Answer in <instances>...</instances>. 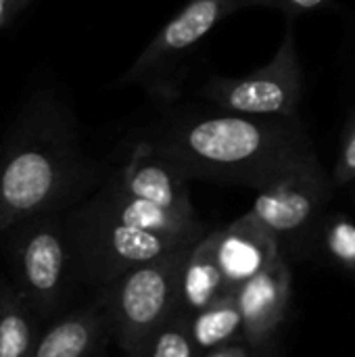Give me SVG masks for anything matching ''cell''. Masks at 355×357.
<instances>
[{
    "label": "cell",
    "mask_w": 355,
    "mask_h": 357,
    "mask_svg": "<svg viewBox=\"0 0 355 357\" xmlns=\"http://www.w3.org/2000/svg\"><path fill=\"white\" fill-rule=\"evenodd\" d=\"M107 328V314L98 310L73 312L38 337L31 357H92Z\"/></svg>",
    "instance_id": "14"
},
{
    "label": "cell",
    "mask_w": 355,
    "mask_h": 357,
    "mask_svg": "<svg viewBox=\"0 0 355 357\" xmlns=\"http://www.w3.org/2000/svg\"><path fill=\"white\" fill-rule=\"evenodd\" d=\"M67 238L82 272L109 284L138 266L199 243L126 226L94 211L90 205L75 215Z\"/></svg>",
    "instance_id": "3"
},
{
    "label": "cell",
    "mask_w": 355,
    "mask_h": 357,
    "mask_svg": "<svg viewBox=\"0 0 355 357\" xmlns=\"http://www.w3.org/2000/svg\"><path fill=\"white\" fill-rule=\"evenodd\" d=\"M192 247L138 266L111 282L107 320L128 357L138 356L153 333L178 312L182 268Z\"/></svg>",
    "instance_id": "2"
},
{
    "label": "cell",
    "mask_w": 355,
    "mask_h": 357,
    "mask_svg": "<svg viewBox=\"0 0 355 357\" xmlns=\"http://www.w3.org/2000/svg\"><path fill=\"white\" fill-rule=\"evenodd\" d=\"M241 0H186V4L155 33L138 59L119 79L146 86L151 92L165 88L169 71L228 15L241 10Z\"/></svg>",
    "instance_id": "5"
},
{
    "label": "cell",
    "mask_w": 355,
    "mask_h": 357,
    "mask_svg": "<svg viewBox=\"0 0 355 357\" xmlns=\"http://www.w3.org/2000/svg\"><path fill=\"white\" fill-rule=\"evenodd\" d=\"M333 190L335 182L324 169L293 174L257 190L249 211L272 230L282 245L285 241L303 238L314 228L322 226Z\"/></svg>",
    "instance_id": "6"
},
{
    "label": "cell",
    "mask_w": 355,
    "mask_h": 357,
    "mask_svg": "<svg viewBox=\"0 0 355 357\" xmlns=\"http://www.w3.org/2000/svg\"><path fill=\"white\" fill-rule=\"evenodd\" d=\"M186 180L268 188L324 169L308 126L297 117L243 113H167L144 138Z\"/></svg>",
    "instance_id": "1"
},
{
    "label": "cell",
    "mask_w": 355,
    "mask_h": 357,
    "mask_svg": "<svg viewBox=\"0 0 355 357\" xmlns=\"http://www.w3.org/2000/svg\"><path fill=\"white\" fill-rule=\"evenodd\" d=\"M197 345L190 335V318L176 312L161 328L153 333L136 357H197Z\"/></svg>",
    "instance_id": "17"
},
{
    "label": "cell",
    "mask_w": 355,
    "mask_h": 357,
    "mask_svg": "<svg viewBox=\"0 0 355 357\" xmlns=\"http://www.w3.org/2000/svg\"><path fill=\"white\" fill-rule=\"evenodd\" d=\"M303 92V67L293 27L266 65L241 77H209L199 88V94L222 111L259 117H297Z\"/></svg>",
    "instance_id": "4"
},
{
    "label": "cell",
    "mask_w": 355,
    "mask_h": 357,
    "mask_svg": "<svg viewBox=\"0 0 355 357\" xmlns=\"http://www.w3.org/2000/svg\"><path fill=\"white\" fill-rule=\"evenodd\" d=\"M203 357H249V354H247V349H245L243 345L232 343V345H226V347L207 351Z\"/></svg>",
    "instance_id": "21"
},
{
    "label": "cell",
    "mask_w": 355,
    "mask_h": 357,
    "mask_svg": "<svg viewBox=\"0 0 355 357\" xmlns=\"http://www.w3.org/2000/svg\"><path fill=\"white\" fill-rule=\"evenodd\" d=\"M322 236L324 247L328 249L331 257L355 272V222L345 213H331L322 222Z\"/></svg>",
    "instance_id": "18"
},
{
    "label": "cell",
    "mask_w": 355,
    "mask_h": 357,
    "mask_svg": "<svg viewBox=\"0 0 355 357\" xmlns=\"http://www.w3.org/2000/svg\"><path fill=\"white\" fill-rule=\"evenodd\" d=\"M8 6H10V0H0V23H2L4 19H6Z\"/></svg>",
    "instance_id": "22"
},
{
    "label": "cell",
    "mask_w": 355,
    "mask_h": 357,
    "mask_svg": "<svg viewBox=\"0 0 355 357\" xmlns=\"http://www.w3.org/2000/svg\"><path fill=\"white\" fill-rule=\"evenodd\" d=\"M59 161L40 149L13 155L0 169V232L44 209L61 190Z\"/></svg>",
    "instance_id": "8"
},
{
    "label": "cell",
    "mask_w": 355,
    "mask_h": 357,
    "mask_svg": "<svg viewBox=\"0 0 355 357\" xmlns=\"http://www.w3.org/2000/svg\"><path fill=\"white\" fill-rule=\"evenodd\" d=\"M190 335L199 354L236 343L243 337V316L234 291L224 293L209 307L190 318Z\"/></svg>",
    "instance_id": "15"
},
{
    "label": "cell",
    "mask_w": 355,
    "mask_h": 357,
    "mask_svg": "<svg viewBox=\"0 0 355 357\" xmlns=\"http://www.w3.org/2000/svg\"><path fill=\"white\" fill-rule=\"evenodd\" d=\"M216 255L230 291L259 274L280 255V241L251 211L213 230Z\"/></svg>",
    "instance_id": "11"
},
{
    "label": "cell",
    "mask_w": 355,
    "mask_h": 357,
    "mask_svg": "<svg viewBox=\"0 0 355 357\" xmlns=\"http://www.w3.org/2000/svg\"><path fill=\"white\" fill-rule=\"evenodd\" d=\"M291 268L278 255L259 274L234 289L243 316V337L251 345H262L282 324L291 301Z\"/></svg>",
    "instance_id": "9"
},
{
    "label": "cell",
    "mask_w": 355,
    "mask_h": 357,
    "mask_svg": "<svg viewBox=\"0 0 355 357\" xmlns=\"http://www.w3.org/2000/svg\"><path fill=\"white\" fill-rule=\"evenodd\" d=\"M333 182L335 186H347L355 182V109L349 115L345 132H343L341 153L333 169Z\"/></svg>",
    "instance_id": "19"
},
{
    "label": "cell",
    "mask_w": 355,
    "mask_h": 357,
    "mask_svg": "<svg viewBox=\"0 0 355 357\" xmlns=\"http://www.w3.org/2000/svg\"><path fill=\"white\" fill-rule=\"evenodd\" d=\"M115 180L134 197L146 199L184 218H199L190 201V180H186L144 138L136 142L128 163Z\"/></svg>",
    "instance_id": "10"
},
{
    "label": "cell",
    "mask_w": 355,
    "mask_h": 357,
    "mask_svg": "<svg viewBox=\"0 0 355 357\" xmlns=\"http://www.w3.org/2000/svg\"><path fill=\"white\" fill-rule=\"evenodd\" d=\"M71 257L69 238L50 224L29 228L19 241L15 249L17 291L36 312H50L61 301Z\"/></svg>",
    "instance_id": "7"
},
{
    "label": "cell",
    "mask_w": 355,
    "mask_h": 357,
    "mask_svg": "<svg viewBox=\"0 0 355 357\" xmlns=\"http://www.w3.org/2000/svg\"><path fill=\"white\" fill-rule=\"evenodd\" d=\"M33 307L17 291L0 282V357H31L38 335Z\"/></svg>",
    "instance_id": "16"
},
{
    "label": "cell",
    "mask_w": 355,
    "mask_h": 357,
    "mask_svg": "<svg viewBox=\"0 0 355 357\" xmlns=\"http://www.w3.org/2000/svg\"><path fill=\"white\" fill-rule=\"evenodd\" d=\"M94 211L121 222L126 226L178 236L184 241H201L207 232L199 218H184L180 213H174L169 209H163L146 199L134 197L121 184L115 180L111 182L103 192H98L90 203Z\"/></svg>",
    "instance_id": "12"
},
{
    "label": "cell",
    "mask_w": 355,
    "mask_h": 357,
    "mask_svg": "<svg viewBox=\"0 0 355 357\" xmlns=\"http://www.w3.org/2000/svg\"><path fill=\"white\" fill-rule=\"evenodd\" d=\"M331 4V0H241V6H266L280 10L285 17H301L308 13L322 10Z\"/></svg>",
    "instance_id": "20"
},
{
    "label": "cell",
    "mask_w": 355,
    "mask_h": 357,
    "mask_svg": "<svg viewBox=\"0 0 355 357\" xmlns=\"http://www.w3.org/2000/svg\"><path fill=\"white\" fill-rule=\"evenodd\" d=\"M224 272L216 255L213 232H207L188 253L182 278H180V299L178 312L192 318L195 314L209 307L216 299L228 293Z\"/></svg>",
    "instance_id": "13"
}]
</instances>
